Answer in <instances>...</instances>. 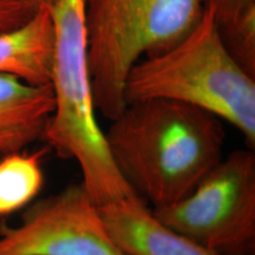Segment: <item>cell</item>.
Listing matches in <instances>:
<instances>
[{"label": "cell", "instance_id": "cell-4", "mask_svg": "<svg viewBox=\"0 0 255 255\" xmlns=\"http://www.w3.org/2000/svg\"><path fill=\"white\" fill-rule=\"evenodd\" d=\"M84 9L95 107L110 121L126 108L133 65L176 45L205 12L201 0H84Z\"/></svg>", "mask_w": 255, "mask_h": 255}, {"label": "cell", "instance_id": "cell-6", "mask_svg": "<svg viewBox=\"0 0 255 255\" xmlns=\"http://www.w3.org/2000/svg\"><path fill=\"white\" fill-rule=\"evenodd\" d=\"M0 255H126L82 182L27 206L19 225H0Z\"/></svg>", "mask_w": 255, "mask_h": 255}, {"label": "cell", "instance_id": "cell-11", "mask_svg": "<svg viewBox=\"0 0 255 255\" xmlns=\"http://www.w3.org/2000/svg\"><path fill=\"white\" fill-rule=\"evenodd\" d=\"M214 18L219 30L232 25L245 14L255 11V0H201Z\"/></svg>", "mask_w": 255, "mask_h": 255}, {"label": "cell", "instance_id": "cell-8", "mask_svg": "<svg viewBox=\"0 0 255 255\" xmlns=\"http://www.w3.org/2000/svg\"><path fill=\"white\" fill-rule=\"evenodd\" d=\"M53 108L50 84L33 85L0 73V158L41 139Z\"/></svg>", "mask_w": 255, "mask_h": 255}, {"label": "cell", "instance_id": "cell-9", "mask_svg": "<svg viewBox=\"0 0 255 255\" xmlns=\"http://www.w3.org/2000/svg\"><path fill=\"white\" fill-rule=\"evenodd\" d=\"M52 56L50 8H39L24 25L0 33V73L33 85L50 84Z\"/></svg>", "mask_w": 255, "mask_h": 255}, {"label": "cell", "instance_id": "cell-3", "mask_svg": "<svg viewBox=\"0 0 255 255\" xmlns=\"http://www.w3.org/2000/svg\"><path fill=\"white\" fill-rule=\"evenodd\" d=\"M126 102L162 98L186 103L235 127L255 145V77L233 58L208 11L176 45L137 62Z\"/></svg>", "mask_w": 255, "mask_h": 255}, {"label": "cell", "instance_id": "cell-10", "mask_svg": "<svg viewBox=\"0 0 255 255\" xmlns=\"http://www.w3.org/2000/svg\"><path fill=\"white\" fill-rule=\"evenodd\" d=\"M50 149L13 152L0 158V216L27 207L44 186L43 161Z\"/></svg>", "mask_w": 255, "mask_h": 255}, {"label": "cell", "instance_id": "cell-1", "mask_svg": "<svg viewBox=\"0 0 255 255\" xmlns=\"http://www.w3.org/2000/svg\"><path fill=\"white\" fill-rule=\"evenodd\" d=\"M104 135L120 174L154 208L182 199L223 157L222 121L176 101L127 103Z\"/></svg>", "mask_w": 255, "mask_h": 255}, {"label": "cell", "instance_id": "cell-5", "mask_svg": "<svg viewBox=\"0 0 255 255\" xmlns=\"http://www.w3.org/2000/svg\"><path fill=\"white\" fill-rule=\"evenodd\" d=\"M152 213L219 255H254V151L239 149L222 157L187 195Z\"/></svg>", "mask_w": 255, "mask_h": 255}, {"label": "cell", "instance_id": "cell-2", "mask_svg": "<svg viewBox=\"0 0 255 255\" xmlns=\"http://www.w3.org/2000/svg\"><path fill=\"white\" fill-rule=\"evenodd\" d=\"M50 14L53 25L50 85L55 108L41 139L59 157L77 162L81 182L100 206L138 197L115 165L96 117L84 0H56Z\"/></svg>", "mask_w": 255, "mask_h": 255}, {"label": "cell", "instance_id": "cell-12", "mask_svg": "<svg viewBox=\"0 0 255 255\" xmlns=\"http://www.w3.org/2000/svg\"><path fill=\"white\" fill-rule=\"evenodd\" d=\"M38 9L27 0H0V33L24 25Z\"/></svg>", "mask_w": 255, "mask_h": 255}, {"label": "cell", "instance_id": "cell-13", "mask_svg": "<svg viewBox=\"0 0 255 255\" xmlns=\"http://www.w3.org/2000/svg\"><path fill=\"white\" fill-rule=\"evenodd\" d=\"M27 1H30L31 4L36 6L37 8H43V7L50 8L56 0H27Z\"/></svg>", "mask_w": 255, "mask_h": 255}, {"label": "cell", "instance_id": "cell-7", "mask_svg": "<svg viewBox=\"0 0 255 255\" xmlns=\"http://www.w3.org/2000/svg\"><path fill=\"white\" fill-rule=\"evenodd\" d=\"M100 209L110 237L126 255H219L159 221L139 197Z\"/></svg>", "mask_w": 255, "mask_h": 255}]
</instances>
